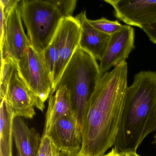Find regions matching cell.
Returning a JSON list of instances; mask_svg holds the SVG:
<instances>
[{
	"label": "cell",
	"mask_w": 156,
	"mask_h": 156,
	"mask_svg": "<svg viewBox=\"0 0 156 156\" xmlns=\"http://www.w3.org/2000/svg\"><path fill=\"white\" fill-rule=\"evenodd\" d=\"M126 61L101 76L85 108L80 156H103L114 146L128 88Z\"/></svg>",
	"instance_id": "cell-1"
},
{
	"label": "cell",
	"mask_w": 156,
	"mask_h": 156,
	"mask_svg": "<svg viewBox=\"0 0 156 156\" xmlns=\"http://www.w3.org/2000/svg\"><path fill=\"white\" fill-rule=\"evenodd\" d=\"M156 109V72L136 74L128 87L124 110L114 147L119 153L136 151Z\"/></svg>",
	"instance_id": "cell-2"
},
{
	"label": "cell",
	"mask_w": 156,
	"mask_h": 156,
	"mask_svg": "<svg viewBox=\"0 0 156 156\" xmlns=\"http://www.w3.org/2000/svg\"><path fill=\"white\" fill-rule=\"evenodd\" d=\"M76 0H23L22 19L31 45L40 53L50 44L62 21L73 16Z\"/></svg>",
	"instance_id": "cell-3"
},
{
	"label": "cell",
	"mask_w": 156,
	"mask_h": 156,
	"mask_svg": "<svg viewBox=\"0 0 156 156\" xmlns=\"http://www.w3.org/2000/svg\"><path fill=\"white\" fill-rule=\"evenodd\" d=\"M101 76L97 61L79 47L51 94H54L62 87H66L81 128L85 108Z\"/></svg>",
	"instance_id": "cell-4"
},
{
	"label": "cell",
	"mask_w": 156,
	"mask_h": 156,
	"mask_svg": "<svg viewBox=\"0 0 156 156\" xmlns=\"http://www.w3.org/2000/svg\"><path fill=\"white\" fill-rule=\"evenodd\" d=\"M16 66L21 79L44 104L52 92L53 83L42 54L30 45Z\"/></svg>",
	"instance_id": "cell-5"
},
{
	"label": "cell",
	"mask_w": 156,
	"mask_h": 156,
	"mask_svg": "<svg viewBox=\"0 0 156 156\" xmlns=\"http://www.w3.org/2000/svg\"><path fill=\"white\" fill-rule=\"evenodd\" d=\"M82 31L80 23L73 16L64 18L58 27L53 38L57 47L58 59L53 76V90L79 48Z\"/></svg>",
	"instance_id": "cell-6"
},
{
	"label": "cell",
	"mask_w": 156,
	"mask_h": 156,
	"mask_svg": "<svg viewBox=\"0 0 156 156\" xmlns=\"http://www.w3.org/2000/svg\"><path fill=\"white\" fill-rule=\"evenodd\" d=\"M116 19L142 29L156 23V0H105Z\"/></svg>",
	"instance_id": "cell-7"
},
{
	"label": "cell",
	"mask_w": 156,
	"mask_h": 156,
	"mask_svg": "<svg viewBox=\"0 0 156 156\" xmlns=\"http://www.w3.org/2000/svg\"><path fill=\"white\" fill-rule=\"evenodd\" d=\"M3 100L16 117L31 119L35 115L34 107L41 111L45 108L44 104L20 78L17 67L12 73Z\"/></svg>",
	"instance_id": "cell-8"
},
{
	"label": "cell",
	"mask_w": 156,
	"mask_h": 156,
	"mask_svg": "<svg viewBox=\"0 0 156 156\" xmlns=\"http://www.w3.org/2000/svg\"><path fill=\"white\" fill-rule=\"evenodd\" d=\"M20 3L6 15V31L3 49L0 50L1 59L8 57L15 65L19 62L30 46L22 24Z\"/></svg>",
	"instance_id": "cell-9"
},
{
	"label": "cell",
	"mask_w": 156,
	"mask_h": 156,
	"mask_svg": "<svg viewBox=\"0 0 156 156\" xmlns=\"http://www.w3.org/2000/svg\"><path fill=\"white\" fill-rule=\"evenodd\" d=\"M135 30L132 26L124 25L116 33L111 35L106 49L100 60V73L104 75L109 70L126 61L135 49Z\"/></svg>",
	"instance_id": "cell-10"
},
{
	"label": "cell",
	"mask_w": 156,
	"mask_h": 156,
	"mask_svg": "<svg viewBox=\"0 0 156 156\" xmlns=\"http://www.w3.org/2000/svg\"><path fill=\"white\" fill-rule=\"evenodd\" d=\"M47 136L61 152L77 154L81 150L82 128L75 114L56 121Z\"/></svg>",
	"instance_id": "cell-11"
},
{
	"label": "cell",
	"mask_w": 156,
	"mask_h": 156,
	"mask_svg": "<svg viewBox=\"0 0 156 156\" xmlns=\"http://www.w3.org/2000/svg\"><path fill=\"white\" fill-rule=\"evenodd\" d=\"M75 18L82 27L79 47L89 52L97 61H100L106 49L111 35L100 31L91 25L85 11L76 15Z\"/></svg>",
	"instance_id": "cell-12"
},
{
	"label": "cell",
	"mask_w": 156,
	"mask_h": 156,
	"mask_svg": "<svg viewBox=\"0 0 156 156\" xmlns=\"http://www.w3.org/2000/svg\"><path fill=\"white\" fill-rule=\"evenodd\" d=\"M12 135L17 156H37L41 137L35 129L29 127L21 117L14 118Z\"/></svg>",
	"instance_id": "cell-13"
},
{
	"label": "cell",
	"mask_w": 156,
	"mask_h": 156,
	"mask_svg": "<svg viewBox=\"0 0 156 156\" xmlns=\"http://www.w3.org/2000/svg\"><path fill=\"white\" fill-rule=\"evenodd\" d=\"M75 115L68 90L66 87L58 88L49 97L48 109L42 136H47L55 122L59 119Z\"/></svg>",
	"instance_id": "cell-14"
},
{
	"label": "cell",
	"mask_w": 156,
	"mask_h": 156,
	"mask_svg": "<svg viewBox=\"0 0 156 156\" xmlns=\"http://www.w3.org/2000/svg\"><path fill=\"white\" fill-rule=\"evenodd\" d=\"M16 117L4 100L0 107V156H12L13 123Z\"/></svg>",
	"instance_id": "cell-15"
},
{
	"label": "cell",
	"mask_w": 156,
	"mask_h": 156,
	"mask_svg": "<svg viewBox=\"0 0 156 156\" xmlns=\"http://www.w3.org/2000/svg\"><path fill=\"white\" fill-rule=\"evenodd\" d=\"M16 66L14 62L8 57L1 59V77H0V99H4L12 75Z\"/></svg>",
	"instance_id": "cell-16"
},
{
	"label": "cell",
	"mask_w": 156,
	"mask_h": 156,
	"mask_svg": "<svg viewBox=\"0 0 156 156\" xmlns=\"http://www.w3.org/2000/svg\"><path fill=\"white\" fill-rule=\"evenodd\" d=\"M89 22L94 28L109 35L116 33L124 26L118 21L110 20L104 17L94 20H89Z\"/></svg>",
	"instance_id": "cell-17"
},
{
	"label": "cell",
	"mask_w": 156,
	"mask_h": 156,
	"mask_svg": "<svg viewBox=\"0 0 156 156\" xmlns=\"http://www.w3.org/2000/svg\"><path fill=\"white\" fill-rule=\"evenodd\" d=\"M42 55L52 80L55 66L58 59L57 47L53 39L48 47L44 51Z\"/></svg>",
	"instance_id": "cell-18"
},
{
	"label": "cell",
	"mask_w": 156,
	"mask_h": 156,
	"mask_svg": "<svg viewBox=\"0 0 156 156\" xmlns=\"http://www.w3.org/2000/svg\"><path fill=\"white\" fill-rule=\"evenodd\" d=\"M6 15L2 8L0 7V50L3 49L6 31Z\"/></svg>",
	"instance_id": "cell-19"
},
{
	"label": "cell",
	"mask_w": 156,
	"mask_h": 156,
	"mask_svg": "<svg viewBox=\"0 0 156 156\" xmlns=\"http://www.w3.org/2000/svg\"><path fill=\"white\" fill-rule=\"evenodd\" d=\"M50 142L51 140L48 136H42L41 145L37 156H46Z\"/></svg>",
	"instance_id": "cell-20"
},
{
	"label": "cell",
	"mask_w": 156,
	"mask_h": 156,
	"mask_svg": "<svg viewBox=\"0 0 156 156\" xmlns=\"http://www.w3.org/2000/svg\"><path fill=\"white\" fill-rule=\"evenodd\" d=\"M151 41L156 44V23L142 29Z\"/></svg>",
	"instance_id": "cell-21"
},
{
	"label": "cell",
	"mask_w": 156,
	"mask_h": 156,
	"mask_svg": "<svg viewBox=\"0 0 156 156\" xmlns=\"http://www.w3.org/2000/svg\"><path fill=\"white\" fill-rule=\"evenodd\" d=\"M153 132H156V109L155 113L149 124L147 129L145 130L143 135V139L145 138L148 135Z\"/></svg>",
	"instance_id": "cell-22"
},
{
	"label": "cell",
	"mask_w": 156,
	"mask_h": 156,
	"mask_svg": "<svg viewBox=\"0 0 156 156\" xmlns=\"http://www.w3.org/2000/svg\"><path fill=\"white\" fill-rule=\"evenodd\" d=\"M60 150L51 141L49 144L46 156H60Z\"/></svg>",
	"instance_id": "cell-23"
},
{
	"label": "cell",
	"mask_w": 156,
	"mask_h": 156,
	"mask_svg": "<svg viewBox=\"0 0 156 156\" xmlns=\"http://www.w3.org/2000/svg\"><path fill=\"white\" fill-rule=\"evenodd\" d=\"M119 156H140L135 151H125L119 152Z\"/></svg>",
	"instance_id": "cell-24"
},
{
	"label": "cell",
	"mask_w": 156,
	"mask_h": 156,
	"mask_svg": "<svg viewBox=\"0 0 156 156\" xmlns=\"http://www.w3.org/2000/svg\"><path fill=\"white\" fill-rule=\"evenodd\" d=\"M103 156H119V153L115 148L113 147L109 152Z\"/></svg>",
	"instance_id": "cell-25"
},
{
	"label": "cell",
	"mask_w": 156,
	"mask_h": 156,
	"mask_svg": "<svg viewBox=\"0 0 156 156\" xmlns=\"http://www.w3.org/2000/svg\"><path fill=\"white\" fill-rule=\"evenodd\" d=\"M80 156L78 154H70V153H66V152H60V156Z\"/></svg>",
	"instance_id": "cell-26"
},
{
	"label": "cell",
	"mask_w": 156,
	"mask_h": 156,
	"mask_svg": "<svg viewBox=\"0 0 156 156\" xmlns=\"http://www.w3.org/2000/svg\"><path fill=\"white\" fill-rule=\"evenodd\" d=\"M154 143H155V144L156 145V134H155V136H154Z\"/></svg>",
	"instance_id": "cell-27"
}]
</instances>
